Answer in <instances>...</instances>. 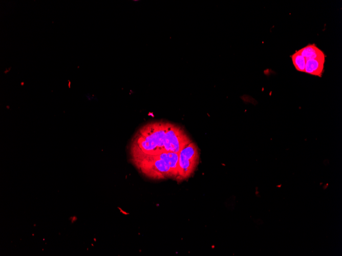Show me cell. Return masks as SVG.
<instances>
[{
    "instance_id": "1",
    "label": "cell",
    "mask_w": 342,
    "mask_h": 256,
    "mask_svg": "<svg viewBox=\"0 0 342 256\" xmlns=\"http://www.w3.org/2000/svg\"><path fill=\"white\" fill-rule=\"evenodd\" d=\"M170 124L163 121L154 122L140 128L132 141L131 154L132 159L157 155L165 152V135Z\"/></svg>"
},
{
    "instance_id": "2",
    "label": "cell",
    "mask_w": 342,
    "mask_h": 256,
    "mask_svg": "<svg viewBox=\"0 0 342 256\" xmlns=\"http://www.w3.org/2000/svg\"><path fill=\"white\" fill-rule=\"evenodd\" d=\"M178 160L179 153L171 152L132 159L145 176L157 179L168 177L176 179L178 174Z\"/></svg>"
},
{
    "instance_id": "3",
    "label": "cell",
    "mask_w": 342,
    "mask_h": 256,
    "mask_svg": "<svg viewBox=\"0 0 342 256\" xmlns=\"http://www.w3.org/2000/svg\"><path fill=\"white\" fill-rule=\"evenodd\" d=\"M199 161V149L191 142L179 153L178 174L176 180L181 181L189 178L195 171Z\"/></svg>"
},
{
    "instance_id": "4",
    "label": "cell",
    "mask_w": 342,
    "mask_h": 256,
    "mask_svg": "<svg viewBox=\"0 0 342 256\" xmlns=\"http://www.w3.org/2000/svg\"><path fill=\"white\" fill-rule=\"evenodd\" d=\"M191 142L184 129L170 123L166 131L164 151L179 153L181 150Z\"/></svg>"
},
{
    "instance_id": "5",
    "label": "cell",
    "mask_w": 342,
    "mask_h": 256,
    "mask_svg": "<svg viewBox=\"0 0 342 256\" xmlns=\"http://www.w3.org/2000/svg\"><path fill=\"white\" fill-rule=\"evenodd\" d=\"M324 62L325 57L307 59L304 72L312 75L321 77L323 72Z\"/></svg>"
},
{
    "instance_id": "6",
    "label": "cell",
    "mask_w": 342,
    "mask_h": 256,
    "mask_svg": "<svg viewBox=\"0 0 342 256\" xmlns=\"http://www.w3.org/2000/svg\"><path fill=\"white\" fill-rule=\"evenodd\" d=\"M298 51L306 59V60L311 58H320L325 57V55L323 52L314 44H309L298 50Z\"/></svg>"
},
{
    "instance_id": "7",
    "label": "cell",
    "mask_w": 342,
    "mask_h": 256,
    "mask_svg": "<svg viewBox=\"0 0 342 256\" xmlns=\"http://www.w3.org/2000/svg\"><path fill=\"white\" fill-rule=\"evenodd\" d=\"M293 64L296 70L304 72L306 65V59L298 51L291 56Z\"/></svg>"
}]
</instances>
